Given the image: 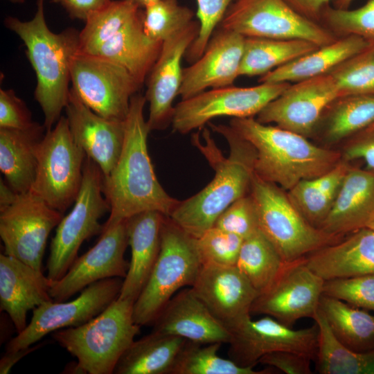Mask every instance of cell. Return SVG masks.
Masks as SVG:
<instances>
[{
  "label": "cell",
  "instance_id": "cell-44",
  "mask_svg": "<svg viewBox=\"0 0 374 374\" xmlns=\"http://www.w3.org/2000/svg\"><path fill=\"white\" fill-rule=\"evenodd\" d=\"M323 294L374 311V274L325 280Z\"/></svg>",
  "mask_w": 374,
  "mask_h": 374
},
{
  "label": "cell",
  "instance_id": "cell-23",
  "mask_svg": "<svg viewBox=\"0 0 374 374\" xmlns=\"http://www.w3.org/2000/svg\"><path fill=\"white\" fill-rule=\"evenodd\" d=\"M152 331L199 344H229L231 334L191 287L174 295L153 323Z\"/></svg>",
  "mask_w": 374,
  "mask_h": 374
},
{
  "label": "cell",
  "instance_id": "cell-3",
  "mask_svg": "<svg viewBox=\"0 0 374 374\" xmlns=\"http://www.w3.org/2000/svg\"><path fill=\"white\" fill-rule=\"evenodd\" d=\"M4 23L26 47V55L37 79L35 98L44 113V126L48 131L58 121L68 102L71 63L78 53L80 32L73 28L60 33L52 32L45 20L44 0H37L32 19L21 21L8 17Z\"/></svg>",
  "mask_w": 374,
  "mask_h": 374
},
{
  "label": "cell",
  "instance_id": "cell-53",
  "mask_svg": "<svg viewBox=\"0 0 374 374\" xmlns=\"http://www.w3.org/2000/svg\"><path fill=\"white\" fill-rule=\"evenodd\" d=\"M18 193L6 182L0 179V210L11 205L17 198Z\"/></svg>",
  "mask_w": 374,
  "mask_h": 374
},
{
  "label": "cell",
  "instance_id": "cell-30",
  "mask_svg": "<svg viewBox=\"0 0 374 374\" xmlns=\"http://www.w3.org/2000/svg\"><path fill=\"white\" fill-rule=\"evenodd\" d=\"M370 44L360 37L348 35L319 46L260 76V83L296 82L329 73Z\"/></svg>",
  "mask_w": 374,
  "mask_h": 374
},
{
  "label": "cell",
  "instance_id": "cell-1",
  "mask_svg": "<svg viewBox=\"0 0 374 374\" xmlns=\"http://www.w3.org/2000/svg\"><path fill=\"white\" fill-rule=\"evenodd\" d=\"M221 134L229 147L224 157L216 145L208 129L193 135L192 143L204 154L215 170L213 179L202 190L179 203L169 217L186 233L198 238L214 226L218 217L232 203L249 194L253 175L256 152L252 145L230 125L208 123Z\"/></svg>",
  "mask_w": 374,
  "mask_h": 374
},
{
  "label": "cell",
  "instance_id": "cell-33",
  "mask_svg": "<svg viewBox=\"0 0 374 374\" xmlns=\"http://www.w3.org/2000/svg\"><path fill=\"white\" fill-rule=\"evenodd\" d=\"M319 310L334 336L344 346L357 352L374 349V315L323 294Z\"/></svg>",
  "mask_w": 374,
  "mask_h": 374
},
{
  "label": "cell",
  "instance_id": "cell-34",
  "mask_svg": "<svg viewBox=\"0 0 374 374\" xmlns=\"http://www.w3.org/2000/svg\"><path fill=\"white\" fill-rule=\"evenodd\" d=\"M318 47L299 39L245 37L239 75L262 76Z\"/></svg>",
  "mask_w": 374,
  "mask_h": 374
},
{
  "label": "cell",
  "instance_id": "cell-17",
  "mask_svg": "<svg viewBox=\"0 0 374 374\" xmlns=\"http://www.w3.org/2000/svg\"><path fill=\"white\" fill-rule=\"evenodd\" d=\"M129 245L127 219L105 225L98 242L78 257L62 278L51 280L50 294L53 301H65L97 281L124 278L130 262L124 258Z\"/></svg>",
  "mask_w": 374,
  "mask_h": 374
},
{
  "label": "cell",
  "instance_id": "cell-21",
  "mask_svg": "<svg viewBox=\"0 0 374 374\" xmlns=\"http://www.w3.org/2000/svg\"><path fill=\"white\" fill-rule=\"evenodd\" d=\"M245 37L222 28L213 33L202 55L183 69L181 100L207 89L233 85L239 77Z\"/></svg>",
  "mask_w": 374,
  "mask_h": 374
},
{
  "label": "cell",
  "instance_id": "cell-48",
  "mask_svg": "<svg viewBox=\"0 0 374 374\" xmlns=\"http://www.w3.org/2000/svg\"><path fill=\"white\" fill-rule=\"evenodd\" d=\"M310 357L292 351H277L262 357L259 363L277 368L286 374H310Z\"/></svg>",
  "mask_w": 374,
  "mask_h": 374
},
{
  "label": "cell",
  "instance_id": "cell-47",
  "mask_svg": "<svg viewBox=\"0 0 374 374\" xmlns=\"http://www.w3.org/2000/svg\"><path fill=\"white\" fill-rule=\"evenodd\" d=\"M26 103L10 89H0V128L25 129L33 125Z\"/></svg>",
  "mask_w": 374,
  "mask_h": 374
},
{
  "label": "cell",
  "instance_id": "cell-2",
  "mask_svg": "<svg viewBox=\"0 0 374 374\" xmlns=\"http://www.w3.org/2000/svg\"><path fill=\"white\" fill-rule=\"evenodd\" d=\"M145 103L141 93L132 97L121 155L111 172L103 178V193L110 206L105 225L148 211L169 217L179 203L159 182L149 156L150 130L143 114Z\"/></svg>",
  "mask_w": 374,
  "mask_h": 374
},
{
  "label": "cell",
  "instance_id": "cell-41",
  "mask_svg": "<svg viewBox=\"0 0 374 374\" xmlns=\"http://www.w3.org/2000/svg\"><path fill=\"white\" fill-rule=\"evenodd\" d=\"M319 23L337 37L355 35L374 44V0L353 10L329 5L321 12Z\"/></svg>",
  "mask_w": 374,
  "mask_h": 374
},
{
  "label": "cell",
  "instance_id": "cell-42",
  "mask_svg": "<svg viewBox=\"0 0 374 374\" xmlns=\"http://www.w3.org/2000/svg\"><path fill=\"white\" fill-rule=\"evenodd\" d=\"M144 9V30L158 42H163L193 21V11L180 5L177 0H159Z\"/></svg>",
  "mask_w": 374,
  "mask_h": 374
},
{
  "label": "cell",
  "instance_id": "cell-15",
  "mask_svg": "<svg viewBox=\"0 0 374 374\" xmlns=\"http://www.w3.org/2000/svg\"><path fill=\"white\" fill-rule=\"evenodd\" d=\"M123 282L121 278L101 280L85 287L73 301H51L35 308L30 323L8 343L6 351L30 347L50 332L84 324L118 298Z\"/></svg>",
  "mask_w": 374,
  "mask_h": 374
},
{
  "label": "cell",
  "instance_id": "cell-20",
  "mask_svg": "<svg viewBox=\"0 0 374 374\" xmlns=\"http://www.w3.org/2000/svg\"><path fill=\"white\" fill-rule=\"evenodd\" d=\"M70 132L75 142L107 177L121 155L125 134V120L107 119L91 110L72 88L65 107Z\"/></svg>",
  "mask_w": 374,
  "mask_h": 374
},
{
  "label": "cell",
  "instance_id": "cell-58",
  "mask_svg": "<svg viewBox=\"0 0 374 374\" xmlns=\"http://www.w3.org/2000/svg\"><path fill=\"white\" fill-rule=\"evenodd\" d=\"M367 129V128H366ZM368 129L374 130V124L368 127Z\"/></svg>",
  "mask_w": 374,
  "mask_h": 374
},
{
  "label": "cell",
  "instance_id": "cell-38",
  "mask_svg": "<svg viewBox=\"0 0 374 374\" xmlns=\"http://www.w3.org/2000/svg\"><path fill=\"white\" fill-rule=\"evenodd\" d=\"M141 12L140 8L127 1H111L85 21L79 33L78 53L92 55Z\"/></svg>",
  "mask_w": 374,
  "mask_h": 374
},
{
  "label": "cell",
  "instance_id": "cell-39",
  "mask_svg": "<svg viewBox=\"0 0 374 374\" xmlns=\"http://www.w3.org/2000/svg\"><path fill=\"white\" fill-rule=\"evenodd\" d=\"M222 344H199L187 341L181 349L171 374H267L271 370L256 371L243 367L231 359L217 355Z\"/></svg>",
  "mask_w": 374,
  "mask_h": 374
},
{
  "label": "cell",
  "instance_id": "cell-54",
  "mask_svg": "<svg viewBox=\"0 0 374 374\" xmlns=\"http://www.w3.org/2000/svg\"><path fill=\"white\" fill-rule=\"evenodd\" d=\"M353 0H331L332 6L337 9H348Z\"/></svg>",
  "mask_w": 374,
  "mask_h": 374
},
{
  "label": "cell",
  "instance_id": "cell-57",
  "mask_svg": "<svg viewBox=\"0 0 374 374\" xmlns=\"http://www.w3.org/2000/svg\"><path fill=\"white\" fill-rule=\"evenodd\" d=\"M368 227L374 230V220L371 222Z\"/></svg>",
  "mask_w": 374,
  "mask_h": 374
},
{
  "label": "cell",
  "instance_id": "cell-45",
  "mask_svg": "<svg viewBox=\"0 0 374 374\" xmlns=\"http://www.w3.org/2000/svg\"><path fill=\"white\" fill-rule=\"evenodd\" d=\"M235 0H197L199 19L198 34L185 56L194 62L204 53L214 30L222 21L226 10Z\"/></svg>",
  "mask_w": 374,
  "mask_h": 374
},
{
  "label": "cell",
  "instance_id": "cell-40",
  "mask_svg": "<svg viewBox=\"0 0 374 374\" xmlns=\"http://www.w3.org/2000/svg\"><path fill=\"white\" fill-rule=\"evenodd\" d=\"M329 74L336 83L339 97L374 95V44L342 62Z\"/></svg>",
  "mask_w": 374,
  "mask_h": 374
},
{
  "label": "cell",
  "instance_id": "cell-37",
  "mask_svg": "<svg viewBox=\"0 0 374 374\" xmlns=\"http://www.w3.org/2000/svg\"><path fill=\"white\" fill-rule=\"evenodd\" d=\"M285 262L259 229L244 239L236 267L260 293L275 280Z\"/></svg>",
  "mask_w": 374,
  "mask_h": 374
},
{
  "label": "cell",
  "instance_id": "cell-26",
  "mask_svg": "<svg viewBox=\"0 0 374 374\" xmlns=\"http://www.w3.org/2000/svg\"><path fill=\"white\" fill-rule=\"evenodd\" d=\"M324 280L374 274V230L364 227L305 256Z\"/></svg>",
  "mask_w": 374,
  "mask_h": 374
},
{
  "label": "cell",
  "instance_id": "cell-19",
  "mask_svg": "<svg viewBox=\"0 0 374 374\" xmlns=\"http://www.w3.org/2000/svg\"><path fill=\"white\" fill-rule=\"evenodd\" d=\"M199 24L193 21L184 29L163 42L160 54L147 79L145 95L149 103L150 130H161L172 123L173 101L179 95L182 81L181 60L195 39Z\"/></svg>",
  "mask_w": 374,
  "mask_h": 374
},
{
  "label": "cell",
  "instance_id": "cell-18",
  "mask_svg": "<svg viewBox=\"0 0 374 374\" xmlns=\"http://www.w3.org/2000/svg\"><path fill=\"white\" fill-rule=\"evenodd\" d=\"M339 97L336 83L329 73L301 80L290 84L269 103L256 120L308 138L315 133L326 108Z\"/></svg>",
  "mask_w": 374,
  "mask_h": 374
},
{
  "label": "cell",
  "instance_id": "cell-46",
  "mask_svg": "<svg viewBox=\"0 0 374 374\" xmlns=\"http://www.w3.org/2000/svg\"><path fill=\"white\" fill-rule=\"evenodd\" d=\"M214 226L243 239L259 230L257 209L250 193L232 203L218 217Z\"/></svg>",
  "mask_w": 374,
  "mask_h": 374
},
{
  "label": "cell",
  "instance_id": "cell-22",
  "mask_svg": "<svg viewBox=\"0 0 374 374\" xmlns=\"http://www.w3.org/2000/svg\"><path fill=\"white\" fill-rule=\"evenodd\" d=\"M191 288L226 327L250 314L259 294L236 266L215 264H202Z\"/></svg>",
  "mask_w": 374,
  "mask_h": 374
},
{
  "label": "cell",
  "instance_id": "cell-32",
  "mask_svg": "<svg viewBox=\"0 0 374 374\" xmlns=\"http://www.w3.org/2000/svg\"><path fill=\"white\" fill-rule=\"evenodd\" d=\"M350 167L348 161L341 159L326 172L302 180L288 190L287 194L291 202L313 226L320 229Z\"/></svg>",
  "mask_w": 374,
  "mask_h": 374
},
{
  "label": "cell",
  "instance_id": "cell-43",
  "mask_svg": "<svg viewBox=\"0 0 374 374\" xmlns=\"http://www.w3.org/2000/svg\"><path fill=\"white\" fill-rule=\"evenodd\" d=\"M244 239L215 226L207 230L195 244L202 264L236 266Z\"/></svg>",
  "mask_w": 374,
  "mask_h": 374
},
{
  "label": "cell",
  "instance_id": "cell-52",
  "mask_svg": "<svg viewBox=\"0 0 374 374\" xmlns=\"http://www.w3.org/2000/svg\"><path fill=\"white\" fill-rule=\"evenodd\" d=\"M40 346H42V344L32 346L18 350L6 351L0 361V373H8L12 367L19 361V359Z\"/></svg>",
  "mask_w": 374,
  "mask_h": 374
},
{
  "label": "cell",
  "instance_id": "cell-31",
  "mask_svg": "<svg viewBox=\"0 0 374 374\" xmlns=\"http://www.w3.org/2000/svg\"><path fill=\"white\" fill-rule=\"evenodd\" d=\"M187 340L152 331L134 341L118 360L115 374H171Z\"/></svg>",
  "mask_w": 374,
  "mask_h": 374
},
{
  "label": "cell",
  "instance_id": "cell-50",
  "mask_svg": "<svg viewBox=\"0 0 374 374\" xmlns=\"http://www.w3.org/2000/svg\"><path fill=\"white\" fill-rule=\"evenodd\" d=\"M63 6L74 19L86 21L91 15L107 6L111 0H51Z\"/></svg>",
  "mask_w": 374,
  "mask_h": 374
},
{
  "label": "cell",
  "instance_id": "cell-5",
  "mask_svg": "<svg viewBox=\"0 0 374 374\" xmlns=\"http://www.w3.org/2000/svg\"><path fill=\"white\" fill-rule=\"evenodd\" d=\"M134 301L116 299L83 325L53 332L52 337L77 359L75 373L112 374L140 332L134 322Z\"/></svg>",
  "mask_w": 374,
  "mask_h": 374
},
{
  "label": "cell",
  "instance_id": "cell-4",
  "mask_svg": "<svg viewBox=\"0 0 374 374\" xmlns=\"http://www.w3.org/2000/svg\"><path fill=\"white\" fill-rule=\"evenodd\" d=\"M229 125L254 148L255 173L284 190L321 175L341 159L336 150L316 145L307 137L253 117L233 118Z\"/></svg>",
  "mask_w": 374,
  "mask_h": 374
},
{
  "label": "cell",
  "instance_id": "cell-14",
  "mask_svg": "<svg viewBox=\"0 0 374 374\" xmlns=\"http://www.w3.org/2000/svg\"><path fill=\"white\" fill-rule=\"evenodd\" d=\"M63 217L29 190L0 210V236L4 253L42 271V260L50 233Z\"/></svg>",
  "mask_w": 374,
  "mask_h": 374
},
{
  "label": "cell",
  "instance_id": "cell-56",
  "mask_svg": "<svg viewBox=\"0 0 374 374\" xmlns=\"http://www.w3.org/2000/svg\"><path fill=\"white\" fill-rule=\"evenodd\" d=\"M12 3H22L24 2V0H8Z\"/></svg>",
  "mask_w": 374,
  "mask_h": 374
},
{
  "label": "cell",
  "instance_id": "cell-25",
  "mask_svg": "<svg viewBox=\"0 0 374 374\" xmlns=\"http://www.w3.org/2000/svg\"><path fill=\"white\" fill-rule=\"evenodd\" d=\"M166 217L159 211H148L127 219L131 260L119 299L135 302L143 290L159 255Z\"/></svg>",
  "mask_w": 374,
  "mask_h": 374
},
{
  "label": "cell",
  "instance_id": "cell-24",
  "mask_svg": "<svg viewBox=\"0 0 374 374\" xmlns=\"http://www.w3.org/2000/svg\"><path fill=\"white\" fill-rule=\"evenodd\" d=\"M51 280L15 257L0 255V307L10 318L18 333L27 326L29 310L53 301Z\"/></svg>",
  "mask_w": 374,
  "mask_h": 374
},
{
  "label": "cell",
  "instance_id": "cell-16",
  "mask_svg": "<svg viewBox=\"0 0 374 374\" xmlns=\"http://www.w3.org/2000/svg\"><path fill=\"white\" fill-rule=\"evenodd\" d=\"M324 280L307 265L305 256L284 263L272 283L253 301L250 314L270 316L292 327L313 318L319 309Z\"/></svg>",
  "mask_w": 374,
  "mask_h": 374
},
{
  "label": "cell",
  "instance_id": "cell-35",
  "mask_svg": "<svg viewBox=\"0 0 374 374\" xmlns=\"http://www.w3.org/2000/svg\"><path fill=\"white\" fill-rule=\"evenodd\" d=\"M373 124L374 95H350L337 98L326 108L317 130L321 127L323 139L334 143Z\"/></svg>",
  "mask_w": 374,
  "mask_h": 374
},
{
  "label": "cell",
  "instance_id": "cell-29",
  "mask_svg": "<svg viewBox=\"0 0 374 374\" xmlns=\"http://www.w3.org/2000/svg\"><path fill=\"white\" fill-rule=\"evenodd\" d=\"M44 130L37 122L25 129L0 128V170L18 194L29 191L34 183L36 149Z\"/></svg>",
  "mask_w": 374,
  "mask_h": 374
},
{
  "label": "cell",
  "instance_id": "cell-51",
  "mask_svg": "<svg viewBox=\"0 0 374 374\" xmlns=\"http://www.w3.org/2000/svg\"><path fill=\"white\" fill-rule=\"evenodd\" d=\"M285 1L299 13L319 23L321 12L330 5L331 1V0Z\"/></svg>",
  "mask_w": 374,
  "mask_h": 374
},
{
  "label": "cell",
  "instance_id": "cell-13",
  "mask_svg": "<svg viewBox=\"0 0 374 374\" xmlns=\"http://www.w3.org/2000/svg\"><path fill=\"white\" fill-rule=\"evenodd\" d=\"M226 328L231 334L229 359L240 366L255 367L262 357L277 351L295 352L314 360L319 335L315 322L294 330L270 316L252 320L249 314Z\"/></svg>",
  "mask_w": 374,
  "mask_h": 374
},
{
  "label": "cell",
  "instance_id": "cell-49",
  "mask_svg": "<svg viewBox=\"0 0 374 374\" xmlns=\"http://www.w3.org/2000/svg\"><path fill=\"white\" fill-rule=\"evenodd\" d=\"M341 159L349 161L363 160L370 170L374 172V130L366 129L349 143L341 154Z\"/></svg>",
  "mask_w": 374,
  "mask_h": 374
},
{
  "label": "cell",
  "instance_id": "cell-11",
  "mask_svg": "<svg viewBox=\"0 0 374 374\" xmlns=\"http://www.w3.org/2000/svg\"><path fill=\"white\" fill-rule=\"evenodd\" d=\"M70 79L71 88L86 105L115 121L125 120L130 100L142 86L121 65L80 53L71 60Z\"/></svg>",
  "mask_w": 374,
  "mask_h": 374
},
{
  "label": "cell",
  "instance_id": "cell-55",
  "mask_svg": "<svg viewBox=\"0 0 374 374\" xmlns=\"http://www.w3.org/2000/svg\"><path fill=\"white\" fill-rule=\"evenodd\" d=\"M131 2L138 6L139 8H146L147 6L157 2L159 0H125Z\"/></svg>",
  "mask_w": 374,
  "mask_h": 374
},
{
  "label": "cell",
  "instance_id": "cell-12",
  "mask_svg": "<svg viewBox=\"0 0 374 374\" xmlns=\"http://www.w3.org/2000/svg\"><path fill=\"white\" fill-rule=\"evenodd\" d=\"M290 82L260 83L249 87L233 85L211 89L181 100L172 120L174 132L187 134L208 124L215 118H250L279 96Z\"/></svg>",
  "mask_w": 374,
  "mask_h": 374
},
{
  "label": "cell",
  "instance_id": "cell-36",
  "mask_svg": "<svg viewBox=\"0 0 374 374\" xmlns=\"http://www.w3.org/2000/svg\"><path fill=\"white\" fill-rule=\"evenodd\" d=\"M312 319L319 328L314 360L319 373L374 374V349L357 352L344 346L332 334L319 309Z\"/></svg>",
  "mask_w": 374,
  "mask_h": 374
},
{
  "label": "cell",
  "instance_id": "cell-6",
  "mask_svg": "<svg viewBox=\"0 0 374 374\" xmlns=\"http://www.w3.org/2000/svg\"><path fill=\"white\" fill-rule=\"evenodd\" d=\"M202 265L195 238L166 216L159 257L134 303V322L140 326L152 325L179 289L193 285Z\"/></svg>",
  "mask_w": 374,
  "mask_h": 374
},
{
  "label": "cell",
  "instance_id": "cell-7",
  "mask_svg": "<svg viewBox=\"0 0 374 374\" xmlns=\"http://www.w3.org/2000/svg\"><path fill=\"white\" fill-rule=\"evenodd\" d=\"M250 194L256 204L259 229L285 262L305 257L344 237L328 233L311 224L282 188L256 173Z\"/></svg>",
  "mask_w": 374,
  "mask_h": 374
},
{
  "label": "cell",
  "instance_id": "cell-9",
  "mask_svg": "<svg viewBox=\"0 0 374 374\" xmlns=\"http://www.w3.org/2000/svg\"><path fill=\"white\" fill-rule=\"evenodd\" d=\"M103 178L99 166L86 156L82 185L73 207L63 216L51 240L46 263L47 277L51 280L60 279L67 272L84 240L102 233L100 220L110 212L103 193Z\"/></svg>",
  "mask_w": 374,
  "mask_h": 374
},
{
  "label": "cell",
  "instance_id": "cell-27",
  "mask_svg": "<svg viewBox=\"0 0 374 374\" xmlns=\"http://www.w3.org/2000/svg\"><path fill=\"white\" fill-rule=\"evenodd\" d=\"M374 220V172L350 167L320 229L344 236Z\"/></svg>",
  "mask_w": 374,
  "mask_h": 374
},
{
  "label": "cell",
  "instance_id": "cell-10",
  "mask_svg": "<svg viewBox=\"0 0 374 374\" xmlns=\"http://www.w3.org/2000/svg\"><path fill=\"white\" fill-rule=\"evenodd\" d=\"M220 25L245 37L299 39L319 46L338 38L320 23L299 13L285 0H235Z\"/></svg>",
  "mask_w": 374,
  "mask_h": 374
},
{
  "label": "cell",
  "instance_id": "cell-28",
  "mask_svg": "<svg viewBox=\"0 0 374 374\" xmlns=\"http://www.w3.org/2000/svg\"><path fill=\"white\" fill-rule=\"evenodd\" d=\"M143 12L92 54L124 67L141 84L146 80L163 44V42L151 39L145 33Z\"/></svg>",
  "mask_w": 374,
  "mask_h": 374
},
{
  "label": "cell",
  "instance_id": "cell-8",
  "mask_svg": "<svg viewBox=\"0 0 374 374\" xmlns=\"http://www.w3.org/2000/svg\"><path fill=\"white\" fill-rule=\"evenodd\" d=\"M36 157V174L30 190L63 213L79 193L86 158L73 139L66 116H61L46 131L37 145Z\"/></svg>",
  "mask_w": 374,
  "mask_h": 374
}]
</instances>
